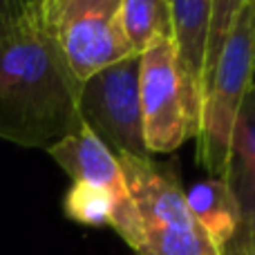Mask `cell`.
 Masks as SVG:
<instances>
[{"mask_svg": "<svg viewBox=\"0 0 255 255\" xmlns=\"http://www.w3.org/2000/svg\"><path fill=\"white\" fill-rule=\"evenodd\" d=\"M81 83L56 40L47 0H31L0 29V139L22 148H52L83 128Z\"/></svg>", "mask_w": 255, "mask_h": 255, "instance_id": "6da1fadb", "label": "cell"}, {"mask_svg": "<svg viewBox=\"0 0 255 255\" xmlns=\"http://www.w3.org/2000/svg\"><path fill=\"white\" fill-rule=\"evenodd\" d=\"M117 159L134 208V255H222L190 213L177 172L152 159Z\"/></svg>", "mask_w": 255, "mask_h": 255, "instance_id": "7a4b0ae2", "label": "cell"}, {"mask_svg": "<svg viewBox=\"0 0 255 255\" xmlns=\"http://www.w3.org/2000/svg\"><path fill=\"white\" fill-rule=\"evenodd\" d=\"M255 83V18L251 2L240 7L204 97L199 159L211 179H224L231 141L244 99Z\"/></svg>", "mask_w": 255, "mask_h": 255, "instance_id": "3957f363", "label": "cell"}, {"mask_svg": "<svg viewBox=\"0 0 255 255\" xmlns=\"http://www.w3.org/2000/svg\"><path fill=\"white\" fill-rule=\"evenodd\" d=\"M139 97L150 154L175 152L199 136L204 97L181 67L172 38L154 40L139 54Z\"/></svg>", "mask_w": 255, "mask_h": 255, "instance_id": "277c9868", "label": "cell"}, {"mask_svg": "<svg viewBox=\"0 0 255 255\" xmlns=\"http://www.w3.org/2000/svg\"><path fill=\"white\" fill-rule=\"evenodd\" d=\"M79 117L83 126L115 157L148 161L139 97V54L103 67L79 88Z\"/></svg>", "mask_w": 255, "mask_h": 255, "instance_id": "5b68a950", "label": "cell"}, {"mask_svg": "<svg viewBox=\"0 0 255 255\" xmlns=\"http://www.w3.org/2000/svg\"><path fill=\"white\" fill-rule=\"evenodd\" d=\"M56 40L79 83L134 54L119 20L121 0H47Z\"/></svg>", "mask_w": 255, "mask_h": 255, "instance_id": "8992f818", "label": "cell"}, {"mask_svg": "<svg viewBox=\"0 0 255 255\" xmlns=\"http://www.w3.org/2000/svg\"><path fill=\"white\" fill-rule=\"evenodd\" d=\"M47 154L70 175L72 181H85L103 188L112 195L117 204V215L110 229L124 238L128 247L134 242V208L128 193V184L124 170L119 166V159L88 130L81 128L74 134H67L52 148H47Z\"/></svg>", "mask_w": 255, "mask_h": 255, "instance_id": "52a82bcc", "label": "cell"}, {"mask_svg": "<svg viewBox=\"0 0 255 255\" xmlns=\"http://www.w3.org/2000/svg\"><path fill=\"white\" fill-rule=\"evenodd\" d=\"M224 181L231 186L240 208V229L255 220V94L244 99L231 141L229 168ZM238 229V231H240Z\"/></svg>", "mask_w": 255, "mask_h": 255, "instance_id": "ba28073f", "label": "cell"}, {"mask_svg": "<svg viewBox=\"0 0 255 255\" xmlns=\"http://www.w3.org/2000/svg\"><path fill=\"white\" fill-rule=\"evenodd\" d=\"M168 2L172 16V43L177 47L179 63L190 81L197 85L202 97H206L204 56H206L213 0H168Z\"/></svg>", "mask_w": 255, "mask_h": 255, "instance_id": "9c48e42d", "label": "cell"}, {"mask_svg": "<svg viewBox=\"0 0 255 255\" xmlns=\"http://www.w3.org/2000/svg\"><path fill=\"white\" fill-rule=\"evenodd\" d=\"M186 204L220 251L238 233L242 222L240 208L233 190L224 179H204L193 184L186 190Z\"/></svg>", "mask_w": 255, "mask_h": 255, "instance_id": "30bf717a", "label": "cell"}, {"mask_svg": "<svg viewBox=\"0 0 255 255\" xmlns=\"http://www.w3.org/2000/svg\"><path fill=\"white\" fill-rule=\"evenodd\" d=\"M119 20L134 54L161 38H172V16L168 0H121Z\"/></svg>", "mask_w": 255, "mask_h": 255, "instance_id": "8fae6325", "label": "cell"}, {"mask_svg": "<svg viewBox=\"0 0 255 255\" xmlns=\"http://www.w3.org/2000/svg\"><path fill=\"white\" fill-rule=\"evenodd\" d=\"M63 213L67 220L83 226L101 229L112 226L117 215V204L110 193L85 181H72L70 190L63 197Z\"/></svg>", "mask_w": 255, "mask_h": 255, "instance_id": "7c38bea8", "label": "cell"}, {"mask_svg": "<svg viewBox=\"0 0 255 255\" xmlns=\"http://www.w3.org/2000/svg\"><path fill=\"white\" fill-rule=\"evenodd\" d=\"M247 0H213L211 2V25H208V40H206V56H204V83L208 88L211 74L215 70V63L222 54L229 31L235 22L240 7Z\"/></svg>", "mask_w": 255, "mask_h": 255, "instance_id": "4fadbf2b", "label": "cell"}, {"mask_svg": "<svg viewBox=\"0 0 255 255\" xmlns=\"http://www.w3.org/2000/svg\"><path fill=\"white\" fill-rule=\"evenodd\" d=\"M222 255H255V220L233 235V240L222 249Z\"/></svg>", "mask_w": 255, "mask_h": 255, "instance_id": "5bb4252c", "label": "cell"}, {"mask_svg": "<svg viewBox=\"0 0 255 255\" xmlns=\"http://www.w3.org/2000/svg\"><path fill=\"white\" fill-rule=\"evenodd\" d=\"M31 0H0V29L13 25L29 9Z\"/></svg>", "mask_w": 255, "mask_h": 255, "instance_id": "9a60e30c", "label": "cell"}, {"mask_svg": "<svg viewBox=\"0 0 255 255\" xmlns=\"http://www.w3.org/2000/svg\"><path fill=\"white\" fill-rule=\"evenodd\" d=\"M251 2V7H253V18H255V0H249Z\"/></svg>", "mask_w": 255, "mask_h": 255, "instance_id": "2e32d148", "label": "cell"}, {"mask_svg": "<svg viewBox=\"0 0 255 255\" xmlns=\"http://www.w3.org/2000/svg\"><path fill=\"white\" fill-rule=\"evenodd\" d=\"M253 94H255V83H253Z\"/></svg>", "mask_w": 255, "mask_h": 255, "instance_id": "e0dca14e", "label": "cell"}]
</instances>
